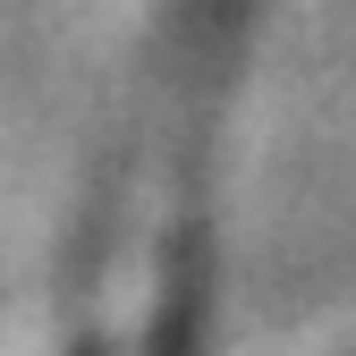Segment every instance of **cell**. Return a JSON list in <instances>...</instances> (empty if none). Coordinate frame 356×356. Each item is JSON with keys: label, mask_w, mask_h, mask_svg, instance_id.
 Listing matches in <instances>:
<instances>
[{"label": "cell", "mask_w": 356, "mask_h": 356, "mask_svg": "<svg viewBox=\"0 0 356 356\" xmlns=\"http://www.w3.org/2000/svg\"><path fill=\"white\" fill-rule=\"evenodd\" d=\"M263 0H178L161 68L145 85L136 145L119 161L102 229V356H178L187 348V246L204 212L212 127L238 94V60Z\"/></svg>", "instance_id": "cell-1"}]
</instances>
